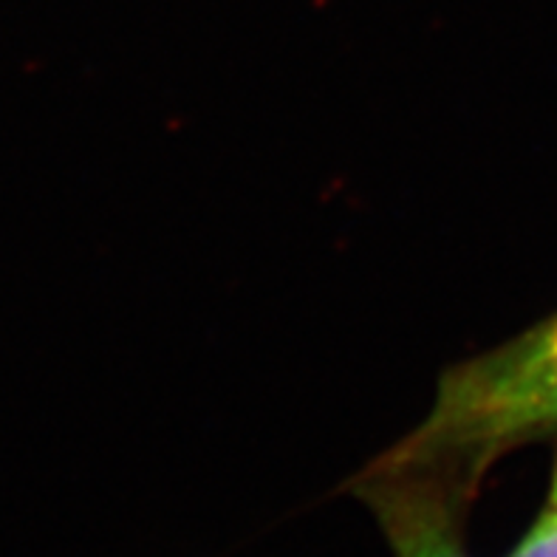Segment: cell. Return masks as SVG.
Here are the masks:
<instances>
[{
  "label": "cell",
  "mask_w": 557,
  "mask_h": 557,
  "mask_svg": "<svg viewBox=\"0 0 557 557\" xmlns=\"http://www.w3.org/2000/svg\"><path fill=\"white\" fill-rule=\"evenodd\" d=\"M557 433V314L450 366L428 417L380 459L445 470L479 487L490 467Z\"/></svg>",
  "instance_id": "6da1fadb"
},
{
  "label": "cell",
  "mask_w": 557,
  "mask_h": 557,
  "mask_svg": "<svg viewBox=\"0 0 557 557\" xmlns=\"http://www.w3.org/2000/svg\"><path fill=\"white\" fill-rule=\"evenodd\" d=\"M348 490L371 509L394 557H470L467 516L479 493L470 481L376 456Z\"/></svg>",
  "instance_id": "7a4b0ae2"
},
{
  "label": "cell",
  "mask_w": 557,
  "mask_h": 557,
  "mask_svg": "<svg viewBox=\"0 0 557 557\" xmlns=\"http://www.w3.org/2000/svg\"><path fill=\"white\" fill-rule=\"evenodd\" d=\"M507 557H557V507H546Z\"/></svg>",
  "instance_id": "3957f363"
},
{
  "label": "cell",
  "mask_w": 557,
  "mask_h": 557,
  "mask_svg": "<svg viewBox=\"0 0 557 557\" xmlns=\"http://www.w3.org/2000/svg\"><path fill=\"white\" fill-rule=\"evenodd\" d=\"M549 507H557V465L552 473V487H549Z\"/></svg>",
  "instance_id": "277c9868"
}]
</instances>
